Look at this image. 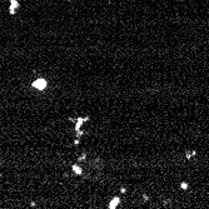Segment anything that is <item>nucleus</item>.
I'll return each mask as SVG.
<instances>
[{
	"instance_id": "1",
	"label": "nucleus",
	"mask_w": 209,
	"mask_h": 209,
	"mask_svg": "<svg viewBox=\"0 0 209 209\" xmlns=\"http://www.w3.org/2000/svg\"><path fill=\"white\" fill-rule=\"evenodd\" d=\"M90 120V116H78L75 119V125H74V130H75V135L76 138H82L84 135V132H83V124L85 122H89Z\"/></svg>"
},
{
	"instance_id": "2",
	"label": "nucleus",
	"mask_w": 209,
	"mask_h": 209,
	"mask_svg": "<svg viewBox=\"0 0 209 209\" xmlns=\"http://www.w3.org/2000/svg\"><path fill=\"white\" fill-rule=\"evenodd\" d=\"M31 88L38 90V91H44L48 88V80L43 76H39L31 83Z\"/></svg>"
},
{
	"instance_id": "3",
	"label": "nucleus",
	"mask_w": 209,
	"mask_h": 209,
	"mask_svg": "<svg viewBox=\"0 0 209 209\" xmlns=\"http://www.w3.org/2000/svg\"><path fill=\"white\" fill-rule=\"evenodd\" d=\"M9 3V8H8V13L11 16H15L20 11V2L19 0H5Z\"/></svg>"
},
{
	"instance_id": "4",
	"label": "nucleus",
	"mask_w": 209,
	"mask_h": 209,
	"mask_svg": "<svg viewBox=\"0 0 209 209\" xmlns=\"http://www.w3.org/2000/svg\"><path fill=\"white\" fill-rule=\"evenodd\" d=\"M119 204H120V197H113L112 199H110V202L108 203V209H115V208H118L119 207Z\"/></svg>"
},
{
	"instance_id": "5",
	"label": "nucleus",
	"mask_w": 209,
	"mask_h": 209,
	"mask_svg": "<svg viewBox=\"0 0 209 209\" xmlns=\"http://www.w3.org/2000/svg\"><path fill=\"white\" fill-rule=\"evenodd\" d=\"M72 170L76 174V175H82L83 174V168L78 164V163H75V164H73L72 165Z\"/></svg>"
},
{
	"instance_id": "6",
	"label": "nucleus",
	"mask_w": 209,
	"mask_h": 209,
	"mask_svg": "<svg viewBox=\"0 0 209 209\" xmlns=\"http://www.w3.org/2000/svg\"><path fill=\"white\" fill-rule=\"evenodd\" d=\"M194 155H197V152H195V150H187V153H185V158H187V159H190V158H193Z\"/></svg>"
},
{
	"instance_id": "7",
	"label": "nucleus",
	"mask_w": 209,
	"mask_h": 209,
	"mask_svg": "<svg viewBox=\"0 0 209 209\" xmlns=\"http://www.w3.org/2000/svg\"><path fill=\"white\" fill-rule=\"evenodd\" d=\"M188 188H189V184H188L187 182H182V183H180V189H183V190H187Z\"/></svg>"
},
{
	"instance_id": "8",
	"label": "nucleus",
	"mask_w": 209,
	"mask_h": 209,
	"mask_svg": "<svg viewBox=\"0 0 209 209\" xmlns=\"http://www.w3.org/2000/svg\"><path fill=\"white\" fill-rule=\"evenodd\" d=\"M85 156H86V154H85V153H84V154H82V155L79 156V158H78V162H79V163H80V162H84V160H85Z\"/></svg>"
},
{
	"instance_id": "9",
	"label": "nucleus",
	"mask_w": 209,
	"mask_h": 209,
	"mask_svg": "<svg viewBox=\"0 0 209 209\" xmlns=\"http://www.w3.org/2000/svg\"><path fill=\"white\" fill-rule=\"evenodd\" d=\"M79 144H80V138H76L74 140V145H79Z\"/></svg>"
},
{
	"instance_id": "10",
	"label": "nucleus",
	"mask_w": 209,
	"mask_h": 209,
	"mask_svg": "<svg viewBox=\"0 0 209 209\" xmlns=\"http://www.w3.org/2000/svg\"><path fill=\"white\" fill-rule=\"evenodd\" d=\"M120 192H122V193H125V192H127V189H125V188H122V189H120Z\"/></svg>"
},
{
	"instance_id": "11",
	"label": "nucleus",
	"mask_w": 209,
	"mask_h": 209,
	"mask_svg": "<svg viewBox=\"0 0 209 209\" xmlns=\"http://www.w3.org/2000/svg\"><path fill=\"white\" fill-rule=\"evenodd\" d=\"M67 2H69V3H70V2H73V0H67Z\"/></svg>"
}]
</instances>
